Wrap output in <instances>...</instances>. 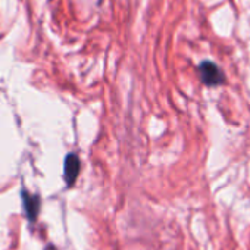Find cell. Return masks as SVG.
Segmentation results:
<instances>
[{
    "label": "cell",
    "instance_id": "cell-1",
    "mask_svg": "<svg viewBox=\"0 0 250 250\" xmlns=\"http://www.w3.org/2000/svg\"><path fill=\"white\" fill-rule=\"evenodd\" d=\"M197 69H199L200 80L206 87H219V85H224L227 81L222 69L212 61L200 62Z\"/></svg>",
    "mask_w": 250,
    "mask_h": 250
},
{
    "label": "cell",
    "instance_id": "cell-2",
    "mask_svg": "<svg viewBox=\"0 0 250 250\" xmlns=\"http://www.w3.org/2000/svg\"><path fill=\"white\" fill-rule=\"evenodd\" d=\"M21 200H22V208H24V215L30 224L36 222L39 215H40V208H42V199L39 194H31L25 187L21 190Z\"/></svg>",
    "mask_w": 250,
    "mask_h": 250
},
{
    "label": "cell",
    "instance_id": "cell-3",
    "mask_svg": "<svg viewBox=\"0 0 250 250\" xmlns=\"http://www.w3.org/2000/svg\"><path fill=\"white\" fill-rule=\"evenodd\" d=\"M80 169H81V162L78 156L75 153H68V156L65 158V165H63V178H65L68 188L74 187L80 175Z\"/></svg>",
    "mask_w": 250,
    "mask_h": 250
},
{
    "label": "cell",
    "instance_id": "cell-4",
    "mask_svg": "<svg viewBox=\"0 0 250 250\" xmlns=\"http://www.w3.org/2000/svg\"><path fill=\"white\" fill-rule=\"evenodd\" d=\"M44 250H58V247H56L55 244L49 243V244H46V246H44Z\"/></svg>",
    "mask_w": 250,
    "mask_h": 250
}]
</instances>
